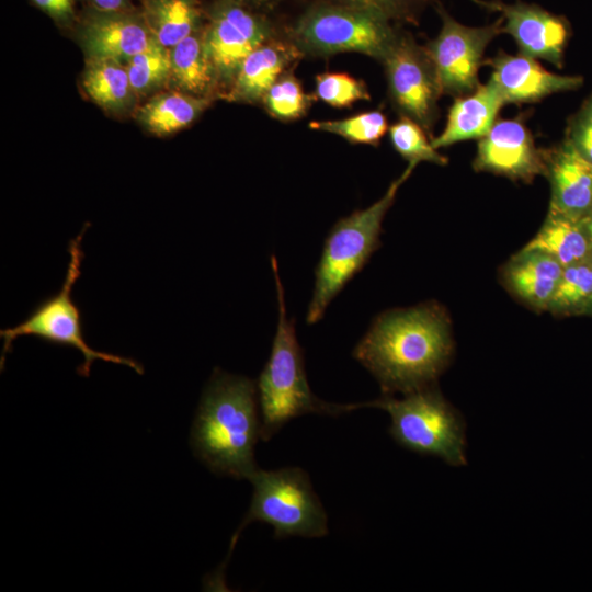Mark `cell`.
<instances>
[{
    "mask_svg": "<svg viewBox=\"0 0 592 592\" xmlns=\"http://www.w3.org/2000/svg\"><path fill=\"white\" fill-rule=\"evenodd\" d=\"M371 10L395 24H418L421 14L439 0H326Z\"/></svg>",
    "mask_w": 592,
    "mask_h": 592,
    "instance_id": "31",
    "label": "cell"
},
{
    "mask_svg": "<svg viewBox=\"0 0 592 592\" xmlns=\"http://www.w3.org/2000/svg\"><path fill=\"white\" fill-rule=\"evenodd\" d=\"M301 57L303 54L287 35L278 34L265 41L244 59L225 100L261 103L271 86Z\"/></svg>",
    "mask_w": 592,
    "mask_h": 592,
    "instance_id": "17",
    "label": "cell"
},
{
    "mask_svg": "<svg viewBox=\"0 0 592 592\" xmlns=\"http://www.w3.org/2000/svg\"><path fill=\"white\" fill-rule=\"evenodd\" d=\"M71 32L86 59H114L123 64L152 39L138 5L126 11L83 8Z\"/></svg>",
    "mask_w": 592,
    "mask_h": 592,
    "instance_id": "13",
    "label": "cell"
},
{
    "mask_svg": "<svg viewBox=\"0 0 592 592\" xmlns=\"http://www.w3.org/2000/svg\"><path fill=\"white\" fill-rule=\"evenodd\" d=\"M271 265L278 320L270 357L257 383L262 441H269L292 419L307 413L340 415L350 412L349 405L326 402L311 391L305 372L303 350L296 337L295 321L287 317L284 288L274 255L271 257Z\"/></svg>",
    "mask_w": 592,
    "mask_h": 592,
    "instance_id": "3",
    "label": "cell"
},
{
    "mask_svg": "<svg viewBox=\"0 0 592 592\" xmlns=\"http://www.w3.org/2000/svg\"><path fill=\"white\" fill-rule=\"evenodd\" d=\"M473 166L476 171L524 182L546 171L544 149L536 147L530 129L519 118L496 121L479 139Z\"/></svg>",
    "mask_w": 592,
    "mask_h": 592,
    "instance_id": "14",
    "label": "cell"
},
{
    "mask_svg": "<svg viewBox=\"0 0 592 592\" xmlns=\"http://www.w3.org/2000/svg\"><path fill=\"white\" fill-rule=\"evenodd\" d=\"M435 10L442 21L435 38L425 48L435 68L443 94L453 98L474 92L481 83L478 73L488 45L502 33L500 16L491 24L467 26L455 20L440 1Z\"/></svg>",
    "mask_w": 592,
    "mask_h": 592,
    "instance_id": "10",
    "label": "cell"
},
{
    "mask_svg": "<svg viewBox=\"0 0 592 592\" xmlns=\"http://www.w3.org/2000/svg\"><path fill=\"white\" fill-rule=\"evenodd\" d=\"M213 101L172 89L150 96L133 114L145 130L164 137L192 125Z\"/></svg>",
    "mask_w": 592,
    "mask_h": 592,
    "instance_id": "20",
    "label": "cell"
},
{
    "mask_svg": "<svg viewBox=\"0 0 592 592\" xmlns=\"http://www.w3.org/2000/svg\"><path fill=\"white\" fill-rule=\"evenodd\" d=\"M382 64L395 110L430 132L439 118V100L443 93L425 46L401 30Z\"/></svg>",
    "mask_w": 592,
    "mask_h": 592,
    "instance_id": "11",
    "label": "cell"
},
{
    "mask_svg": "<svg viewBox=\"0 0 592 592\" xmlns=\"http://www.w3.org/2000/svg\"><path fill=\"white\" fill-rule=\"evenodd\" d=\"M563 266L553 255L523 249L509 264L506 281L524 301L547 307L561 277Z\"/></svg>",
    "mask_w": 592,
    "mask_h": 592,
    "instance_id": "21",
    "label": "cell"
},
{
    "mask_svg": "<svg viewBox=\"0 0 592 592\" xmlns=\"http://www.w3.org/2000/svg\"><path fill=\"white\" fill-rule=\"evenodd\" d=\"M389 139L394 149L408 163L418 164L422 161L437 166L447 164V158L439 153L431 141H429L425 130L411 118L400 116V118L389 126Z\"/></svg>",
    "mask_w": 592,
    "mask_h": 592,
    "instance_id": "28",
    "label": "cell"
},
{
    "mask_svg": "<svg viewBox=\"0 0 592 592\" xmlns=\"http://www.w3.org/2000/svg\"><path fill=\"white\" fill-rule=\"evenodd\" d=\"M453 352L449 320L436 304L391 309L377 316L353 357L378 382L384 395H407L431 386Z\"/></svg>",
    "mask_w": 592,
    "mask_h": 592,
    "instance_id": "1",
    "label": "cell"
},
{
    "mask_svg": "<svg viewBox=\"0 0 592 592\" xmlns=\"http://www.w3.org/2000/svg\"><path fill=\"white\" fill-rule=\"evenodd\" d=\"M566 138L592 163V98L570 119Z\"/></svg>",
    "mask_w": 592,
    "mask_h": 592,
    "instance_id": "32",
    "label": "cell"
},
{
    "mask_svg": "<svg viewBox=\"0 0 592 592\" xmlns=\"http://www.w3.org/2000/svg\"><path fill=\"white\" fill-rule=\"evenodd\" d=\"M481 8L500 13L502 33L513 37L519 53L546 60L560 68L567 46L570 26L568 21L536 3L516 0H471Z\"/></svg>",
    "mask_w": 592,
    "mask_h": 592,
    "instance_id": "12",
    "label": "cell"
},
{
    "mask_svg": "<svg viewBox=\"0 0 592 592\" xmlns=\"http://www.w3.org/2000/svg\"><path fill=\"white\" fill-rule=\"evenodd\" d=\"M86 95L113 116L134 113L139 101L135 94L125 64L114 59H86L81 73Z\"/></svg>",
    "mask_w": 592,
    "mask_h": 592,
    "instance_id": "19",
    "label": "cell"
},
{
    "mask_svg": "<svg viewBox=\"0 0 592 592\" xmlns=\"http://www.w3.org/2000/svg\"><path fill=\"white\" fill-rule=\"evenodd\" d=\"M171 78L174 90L215 100L218 89L203 35V25L170 48Z\"/></svg>",
    "mask_w": 592,
    "mask_h": 592,
    "instance_id": "23",
    "label": "cell"
},
{
    "mask_svg": "<svg viewBox=\"0 0 592 592\" xmlns=\"http://www.w3.org/2000/svg\"><path fill=\"white\" fill-rule=\"evenodd\" d=\"M234 1H237L251 9L269 13V11L275 8L281 0H234Z\"/></svg>",
    "mask_w": 592,
    "mask_h": 592,
    "instance_id": "35",
    "label": "cell"
},
{
    "mask_svg": "<svg viewBox=\"0 0 592 592\" xmlns=\"http://www.w3.org/2000/svg\"><path fill=\"white\" fill-rule=\"evenodd\" d=\"M129 80L138 100L150 98L170 86V49L156 39L125 62Z\"/></svg>",
    "mask_w": 592,
    "mask_h": 592,
    "instance_id": "25",
    "label": "cell"
},
{
    "mask_svg": "<svg viewBox=\"0 0 592 592\" xmlns=\"http://www.w3.org/2000/svg\"><path fill=\"white\" fill-rule=\"evenodd\" d=\"M314 95L317 100L339 109L371 100L369 91L363 80L341 71L318 73L315 78Z\"/></svg>",
    "mask_w": 592,
    "mask_h": 592,
    "instance_id": "29",
    "label": "cell"
},
{
    "mask_svg": "<svg viewBox=\"0 0 592 592\" xmlns=\"http://www.w3.org/2000/svg\"><path fill=\"white\" fill-rule=\"evenodd\" d=\"M414 168L415 164L408 163L402 174L390 183L378 201L340 218L332 226L315 271V285L306 315L308 325H314L323 317L333 298L363 269L378 248L384 217L399 187Z\"/></svg>",
    "mask_w": 592,
    "mask_h": 592,
    "instance_id": "4",
    "label": "cell"
},
{
    "mask_svg": "<svg viewBox=\"0 0 592 592\" xmlns=\"http://www.w3.org/2000/svg\"><path fill=\"white\" fill-rule=\"evenodd\" d=\"M592 298V265L577 263L563 267L561 277L556 286L547 307L551 309H568L591 300Z\"/></svg>",
    "mask_w": 592,
    "mask_h": 592,
    "instance_id": "30",
    "label": "cell"
},
{
    "mask_svg": "<svg viewBox=\"0 0 592 592\" xmlns=\"http://www.w3.org/2000/svg\"><path fill=\"white\" fill-rule=\"evenodd\" d=\"M83 8L96 11H126L135 9L138 0H79Z\"/></svg>",
    "mask_w": 592,
    "mask_h": 592,
    "instance_id": "34",
    "label": "cell"
},
{
    "mask_svg": "<svg viewBox=\"0 0 592 592\" xmlns=\"http://www.w3.org/2000/svg\"><path fill=\"white\" fill-rule=\"evenodd\" d=\"M87 227L86 225L69 241V262L60 291L39 303L21 323L0 330V337L3 339L1 369L13 342L20 337L32 335L48 343L78 350L83 356V362L77 368L80 376L88 377L96 360L126 365L138 374L144 373L143 366L135 360L94 350L84 339L80 310L71 298V292L81 273V263L84 258L81 240Z\"/></svg>",
    "mask_w": 592,
    "mask_h": 592,
    "instance_id": "8",
    "label": "cell"
},
{
    "mask_svg": "<svg viewBox=\"0 0 592 592\" xmlns=\"http://www.w3.org/2000/svg\"><path fill=\"white\" fill-rule=\"evenodd\" d=\"M379 408L388 412L389 433L402 447L435 456L451 466L466 465L465 422L460 414L432 386L397 399L384 395L379 399L351 403V409Z\"/></svg>",
    "mask_w": 592,
    "mask_h": 592,
    "instance_id": "6",
    "label": "cell"
},
{
    "mask_svg": "<svg viewBox=\"0 0 592 592\" xmlns=\"http://www.w3.org/2000/svg\"><path fill=\"white\" fill-rule=\"evenodd\" d=\"M278 34L266 12L234 0H209L205 3L204 43L219 99H225L248 55Z\"/></svg>",
    "mask_w": 592,
    "mask_h": 592,
    "instance_id": "9",
    "label": "cell"
},
{
    "mask_svg": "<svg viewBox=\"0 0 592 592\" xmlns=\"http://www.w3.org/2000/svg\"><path fill=\"white\" fill-rule=\"evenodd\" d=\"M309 128L338 135L351 144L377 146L389 126L386 115L373 110L341 119L312 121Z\"/></svg>",
    "mask_w": 592,
    "mask_h": 592,
    "instance_id": "26",
    "label": "cell"
},
{
    "mask_svg": "<svg viewBox=\"0 0 592 592\" xmlns=\"http://www.w3.org/2000/svg\"><path fill=\"white\" fill-rule=\"evenodd\" d=\"M315 100L316 96L304 90L291 69L271 86L261 104L273 118L291 122L305 116Z\"/></svg>",
    "mask_w": 592,
    "mask_h": 592,
    "instance_id": "27",
    "label": "cell"
},
{
    "mask_svg": "<svg viewBox=\"0 0 592 592\" xmlns=\"http://www.w3.org/2000/svg\"><path fill=\"white\" fill-rule=\"evenodd\" d=\"M584 230L588 235L590 244L592 246V213L581 219Z\"/></svg>",
    "mask_w": 592,
    "mask_h": 592,
    "instance_id": "36",
    "label": "cell"
},
{
    "mask_svg": "<svg viewBox=\"0 0 592 592\" xmlns=\"http://www.w3.org/2000/svg\"><path fill=\"white\" fill-rule=\"evenodd\" d=\"M545 175L551 189L549 212L574 219L592 213V163L566 138L544 149Z\"/></svg>",
    "mask_w": 592,
    "mask_h": 592,
    "instance_id": "16",
    "label": "cell"
},
{
    "mask_svg": "<svg viewBox=\"0 0 592 592\" xmlns=\"http://www.w3.org/2000/svg\"><path fill=\"white\" fill-rule=\"evenodd\" d=\"M79 0H29V2L45 13L61 30L72 31L79 12Z\"/></svg>",
    "mask_w": 592,
    "mask_h": 592,
    "instance_id": "33",
    "label": "cell"
},
{
    "mask_svg": "<svg viewBox=\"0 0 592 592\" xmlns=\"http://www.w3.org/2000/svg\"><path fill=\"white\" fill-rule=\"evenodd\" d=\"M492 68L490 80L505 104L538 102L551 94L576 90L582 86L579 76L558 75L545 69L535 58L498 52L485 61Z\"/></svg>",
    "mask_w": 592,
    "mask_h": 592,
    "instance_id": "15",
    "label": "cell"
},
{
    "mask_svg": "<svg viewBox=\"0 0 592 592\" xmlns=\"http://www.w3.org/2000/svg\"><path fill=\"white\" fill-rule=\"evenodd\" d=\"M591 301H592V298H591Z\"/></svg>",
    "mask_w": 592,
    "mask_h": 592,
    "instance_id": "37",
    "label": "cell"
},
{
    "mask_svg": "<svg viewBox=\"0 0 592 592\" xmlns=\"http://www.w3.org/2000/svg\"><path fill=\"white\" fill-rule=\"evenodd\" d=\"M590 246L581 219L549 212L540 230L523 249L548 253L566 267L581 263Z\"/></svg>",
    "mask_w": 592,
    "mask_h": 592,
    "instance_id": "24",
    "label": "cell"
},
{
    "mask_svg": "<svg viewBox=\"0 0 592 592\" xmlns=\"http://www.w3.org/2000/svg\"><path fill=\"white\" fill-rule=\"evenodd\" d=\"M146 25L158 43L172 48L205 21L202 0H138Z\"/></svg>",
    "mask_w": 592,
    "mask_h": 592,
    "instance_id": "22",
    "label": "cell"
},
{
    "mask_svg": "<svg viewBox=\"0 0 592 592\" xmlns=\"http://www.w3.org/2000/svg\"><path fill=\"white\" fill-rule=\"evenodd\" d=\"M398 24L366 9L312 1L286 32L303 56L360 53L383 61L397 42Z\"/></svg>",
    "mask_w": 592,
    "mask_h": 592,
    "instance_id": "5",
    "label": "cell"
},
{
    "mask_svg": "<svg viewBox=\"0 0 592 592\" xmlns=\"http://www.w3.org/2000/svg\"><path fill=\"white\" fill-rule=\"evenodd\" d=\"M503 105L505 102L490 79L474 92L455 98L445 127L437 137L431 139L432 146L439 149L482 138L498 119Z\"/></svg>",
    "mask_w": 592,
    "mask_h": 592,
    "instance_id": "18",
    "label": "cell"
},
{
    "mask_svg": "<svg viewBox=\"0 0 592 592\" xmlns=\"http://www.w3.org/2000/svg\"><path fill=\"white\" fill-rule=\"evenodd\" d=\"M260 429L257 384L215 368L191 430L195 456L216 475L249 479L259 468L254 447Z\"/></svg>",
    "mask_w": 592,
    "mask_h": 592,
    "instance_id": "2",
    "label": "cell"
},
{
    "mask_svg": "<svg viewBox=\"0 0 592 592\" xmlns=\"http://www.w3.org/2000/svg\"><path fill=\"white\" fill-rule=\"evenodd\" d=\"M248 480L253 488L251 503L231 537L228 557L240 532L254 521L273 526L276 539L291 536L315 538L329 533L327 513L304 469L258 468Z\"/></svg>",
    "mask_w": 592,
    "mask_h": 592,
    "instance_id": "7",
    "label": "cell"
}]
</instances>
